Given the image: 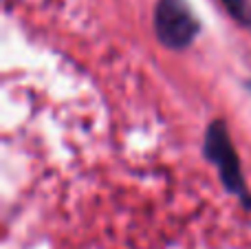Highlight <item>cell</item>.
I'll list each match as a JSON object with an SVG mask.
<instances>
[{
	"label": "cell",
	"instance_id": "obj_1",
	"mask_svg": "<svg viewBox=\"0 0 251 249\" xmlns=\"http://www.w3.org/2000/svg\"><path fill=\"white\" fill-rule=\"evenodd\" d=\"M203 150H205V157L218 168V174H221L227 192L236 194L243 201L245 207H251V194L243 179L238 152H236L234 144H231V137L227 132V126L223 122H212L207 126Z\"/></svg>",
	"mask_w": 251,
	"mask_h": 249
},
{
	"label": "cell",
	"instance_id": "obj_2",
	"mask_svg": "<svg viewBox=\"0 0 251 249\" xmlns=\"http://www.w3.org/2000/svg\"><path fill=\"white\" fill-rule=\"evenodd\" d=\"M156 38L168 49H185L199 33V22L187 0H156L154 7Z\"/></svg>",
	"mask_w": 251,
	"mask_h": 249
},
{
	"label": "cell",
	"instance_id": "obj_3",
	"mask_svg": "<svg viewBox=\"0 0 251 249\" xmlns=\"http://www.w3.org/2000/svg\"><path fill=\"white\" fill-rule=\"evenodd\" d=\"M221 2L236 22H240L243 26H251V4H249V0H221Z\"/></svg>",
	"mask_w": 251,
	"mask_h": 249
},
{
	"label": "cell",
	"instance_id": "obj_4",
	"mask_svg": "<svg viewBox=\"0 0 251 249\" xmlns=\"http://www.w3.org/2000/svg\"><path fill=\"white\" fill-rule=\"evenodd\" d=\"M249 88H251V82H249Z\"/></svg>",
	"mask_w": 251,
	"mask_h": 249
}]
</instances>
